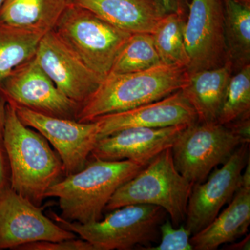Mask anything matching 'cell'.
<instances>
[{"label": "cell", "mask_w": 250, "mask_h": 250, "mask_svg": "<svg viewBox=\"0 0 250 250\" xmlns=\"http://www.w3.org/2000/svg\"><path fill=\"white\" fill-rule=\"evenodd\" d=\"M243 143H248L228 125L197 121L180 133L171 149L177 170L196 184L205 182Z\"/></svg>", "instance_id": "obj_7"}, {"label": "cell", "mask_w": 250, "mask_h": 250, "mask_svg": "<svg viewBox=\"0 0 250 250\" xmlns=\"http://www.w3.org/2000/svg\"><path fill=\"white\" fill-rule=\"evenodd\" d=\"M68 1H69V0H68Z\"/></svg>", "instance_id": "obj_33"}, {"label": "cell", "mask_w": 250, "mask_h": 250, "mask_svg": "<svg viewBox=\"0 0 250 250\" xmlns=\"http://www.w3.org/2000/svg\"><path fill=\"white\" fill-rule=\"evenodd\" d=\"M193 185L177 170L172 149L167 148L118 188L105 209L111 211L131 205L158 206L167 212L172 225L177 228L185 221Z\"/></svg>", "instance_id": "obj_4"}, {"label": "cell", "mask_w": 250, "mask_h": 250, "mask_svg": "<svg viewBox=\"0 0 250 250\" xmlns=\"http://www.w3.org/2000/svg\"><path fill=\"white\" fill-rule=\"evenodd\" d=\"M76 238V234L54 223L39 206L14 191L10 186L0 191V250L38 241Z\"/></svg>", "instance_id": "obj_11"}, {"label": "cell", "mask_w": 250, "mask_h": 250, "mask_svg": "<svg viewBox=\"0 0 250 250\" xmlns=\"http://www.w3.org/2000/svg\"><path fill=\"white\" fill-rule=\"evenodd\" d=\"M166 14H182L184 11V0H158Z\"/></svg>", "instance_id": "obj_27"}, {"label": "cell", "mask_w": 250, "mask_h": 250, "mask_svg": "<svg viewBox=\"0 0 250 250\" xmlns=\"http://www.w3.org/2000/svg\"><path fill=\"white\" fill-rule=\"evenodd\" d=\"M250 235L247 236L243 241L238 243H233L231 246H228V250H250Z\"/></svg>", "instance_id": "obj_30"}, {"label": "cell", "mask_w": 250, "mask_h": 250, "mask_svg": "<svg viewBox=\"0 0 250 250\" xmlns=\"http://www.w3.org/2000/svg\"><path fill=\"white\" fill-rule=\"evenodd\" d=\"M68 4V0H5L0 23L45 34L53 30Z\"/></svg>", "instance_id": "obj_19"}, {"label": "cell", "mask_w": 250, "mask_h": 250, "mask_svg": "<svg viewBox=\"0 0 250 250\" xmlns=\"http://www.w3.org/2000/svg\"><path fill=\"white\" fill-rule=\"evenodd\" d=\"M13 104L23 124L39 131L53 146L62 161L65 176L85 167L99 140L96 122L80 123Z\"/></svg>", "instance_id": "obj_8"}, {"label": "cell", "mask_w": 250, "mask_h": 250, "mask_svg": "<svg viewBox=\"0 0 250 250\" xmlns=\"http://www.w3.org/2000/svg\"><path fill=\"white\" fill-rule=\"evenodd\" d=\"M5 0H0V9H1V6H2V5L4 4Z\"/></svg>", "instance_id": "obj_32"}, {"label": "cell", "mask_w": 250, "mask_h": 250, "mask_svg": "<svg viewBox=\"0 0 250 250\" xmlns=\"http://www.w3.org/2000/svg\"><path fill=\"white\" fill-rule=\"evenodd\" d=\"M99 126V139L132 127L163 128L190 125L197 121L195 109L181 90L172 95L126 111L95 118Z\"/></svg>", "instance_id": "obj_14"}, {"label": "cell", "mask_w": 250, "mask_h": 250, "mask_svg": "<svg viewBox=\"0 0 250 250\" xmlns=\"http://www.w3.org/2000/svg\"><path fill=\"white\" fill-rule=\"evenodd\" d=\"M232 70L228 61L220 67L188 74L180 90L196 112L197 121L218 122Z\"/></svg>", "instance_id": "obj_18"}, {"label": "cell", "mask_w": 250, "mask_h": 250, "mask_svg": "<svg viewBox=\"0 0 250 250\" xmlns=\"http://www.w3.org/2000/svg\"><path fill=\"white\" fill-rule=\"evenodd\" d=\"M188 74L222 66L228 61L220 0H192L184 22Z\"/></svg>", "instance_id": "obj_10"}, {"label": "cell", "mask_w": 250, "mask_h": 250, "mask_svg": "<svg viewBox=\"0 0 250 250\" xmlns=\"http://www.w3.org/2000/svg\"><path fill=\"white\" fill-rule=\"evenodd\" d=\"M249 145L242 144L222 167L211 171L205 182L194 184L184 221L192 236L209 225L241 187L243 171L250 159Z\"/></svg>", "instance_id": "obj_9"}, {"label": "cell", "mask_w": 250, "mask_h": 250, "mask_svg": "<svg viewBox=\"0 0 250 250\" xmlns=\"http://www.w3.org/2000/svg\"><path fill=\"white\" fill-rule=\"evenodd\" d=\"M69 3L131 34H152L166 14L158 0H69Z\"/></svg>", "instance_id": "obj_16"}, {"label": "cell", "mask_w": 250, "mask_h": 250, "mask_svg": "<svg viewBox=\"0 0 250 250\" xmlns=\"http://www.w3.org/2000/svg\"><path fill=\"white\" fill-rule=\"evenodd\" d=\"M223 11L228 61L238 70L250 64V6L225 0Z\"/></svg>", "instance_id": "obj_21"}, {"label": "cell", "mask_w": 250, "mask_h": 250, "mask_svg": "<svg viewBox=\"0 0 250 250\" xmlns=\"http://www.w3.org/2000/svg\"><path fill=\"white\" fill-rule=\"evenodd\" d=\"M34 58L57 88L80 106L103 80L90 70L54 30L47 31L42 36Z\"/></svg>", "instance_id": "obj_13"}, {"label": "cell", "mask_w": 250, "mask_h": 250, "mask_svg": "<svg viewBox=\"0 0 250 250\" xmlns=\"http://www.w3.org/2000/svg\"><path fill=\"white\" fill-rule=\"evenodd\" d=\"M44 34L0 23V88L16 69L34 58Z\"/></svg>", "instance_id": "obj_20"}, {"label": "cell", "mask_w": 250, "mask_h": 250, "mask_svg": "<svg viewBox=\"0 0 250 250\" xmlns=\"http://www.w3.org/2000/svg\"><path fill=\"white\" fill-rule=\"evenodd\" d=\"M250 223V186L241 185L228 207L190 242L193 250H215L246 234Z\"/></svg>", "instance_id": "obj_17"}, {"label": "cell", "mask_w": 250, "mask_h": 250, "mask_svg": "<svg viewBox=\"0 0 250 250\" xmlns=\"http://www.w3.org/2000/svg\"><path fill=\"white\" fill-rule=\"evenodd\" d=\"M250 64H248L231 75L218 122L222 125L230 124L250 117Z\"/></svg>", "instance_id": "obj_24"}, {"label": "cell", "mask_w": 250, "mask_h": 250, "mask_svg": "<svg viewBox=\"0 0 250 250\" xmlns=\"http://www.w3.org/2000/svg\"><path fill=\"white\" fill-rule=\"evenodd\" d=\"M161 63L152 34L135 33L118 54L109 74L142 71Z\"/></svg>", "instance_id": "obj_23"}, {"label": "cell", "mask_w": 250, "mask_h": 250, "mask_svg": "<svg viewBox=\"0 0 250 250\" xmlns=\"http://www.w3.org/2000/svg\"><path fill=\"white\" fill-rule=\"evenodd\" d=\"M188 125L163 128L132 127L98 140L91 155L105 161L132 160L148 164L163 151L173 146Z\"/></svg>", "instance_id": "obj_15"}, {"label": "cell", "mask_w": 250, "mask_h": 250, "mask_svg": "<svg viewBox=\"0 0 250 250\" xmlns=\"http://www.w3.org/2000/svg\"><path fill=\"white\" fill-rule=\"evenodd\" d=\"M53 30L90 70L103 79L109 75L132 34L70 3Z\"/></svg>", "instance_id": "obj_6"}, {"label": "cell", "mask_w": 250, "mask_h": 250, "mask_svg": "<svg viewBox=\"0 0 250 250\" xmlns=\"http://www.w3.org/2000/svg\"><path fill=\"white\" fill-rule=\"evenodd\" d=\"M233 1L245 5V6H250V0H233Z\"/></svg>", "instance_id": "obj_31"}, {"label": "cell", "mask_w": 250, "mask_h": 250, "mask_svg": "<svg viewBox=\"0 0 250 250\" xmlns=\"http://www.w3.org/2000/svg\"><path fill=\"white\" fill-rule=\"evenodd\" d=\"M22 250H95L94 247L83 239L76 238L59 241H38L18 247Z\"/></svg>", "instance_id": "obj_26"}, {"label": "cell", "mask_w": 250, "mask_h": 250, "mask_svg": "<svg viewBox=\"0 0 250 250\" xmlns=\"http://www.w3.org/2000/svg\"><path fill=\"white\" fill-rule=\"evenodd\" d=\"M182 14H166L152 34L161 62L166 65L188 68L189 57L184 41Z\"/></svg>", "instance_id": "obj_22"}, {"label": "cell", "mask_w": 250, "mask_h": 250, "mask_svg": "<svg viewBox=\"0 0 250 250\" xmlns=\"http://www.w3.org/2000/svg\"><path fill=\"white\" fill-rule=\"evenodd\" d=\"M6 100L4 96L0 93V145L3 146V134L5 123V117H6Z\"/></svg>", "instance_id": "obj_29"}, {"label": "cell", "mask_w": 250, "mask_h": 250, "mask_svg": "<svg viewBox=\"0 0 250 250\" xmlns=\"http://www.w3.org/2000/svg\"><path fill=\"white\" fill-rule=\"evenodd\" d=\"M99 221L82 224L68 221L52 213L58 225L88 241L95 250H126L149 247L160 241V225L167 212L158 206L131 205L111 210Z\"/></svg>", "instance_id": "obj_5"}, {"label": "cell", "mask_w": 250, "mask_h": 250, "mask_svg": "<svg viewBox=\"0 0 250 250\" xmlns=\"http://www.w3.org/2000/svg\"><path fill=\"white\" fill-rule=\"evenodd\" d=\"M3 146L11 169L10 187L41 207L46 192L64 173L63 166L47 140L23 124L9 102L6 104Z\"/></svg>", "instance_id": "obj_1"}, {"label": "cell", "mask_w": 250, "mask_h": 250, "mask_svg": "<svg viewBox=\"0 0 250 250\" xmlns=\"http://www.w3.org/2000/svg\"><path fill=\"white\" fill-rule=\"evenodd\" d=\"M4 147L0 145V191L9 186L6 178V168H5V162Z\"/></svg>", "instance_id": "obj_28"}, {"label": "cell", "mask_w": 250, "mask_h": 250, "mask_svg": "<svg viewBox=\"0 0 250 250\" xmlns=\"http://www.w3.org/2000/svg\"><path fill=\"white\" fill-rule=\"evenodd\" d=\"M160 243L156 247L141 248L145 250H193L190 242L192 233L184 224L174 228L170 220H166L160 225Z\"/></svg>", "instance_id": "obj_25"}, {"label": "cell", "mask_w": 250, "mask_h": 250, "mask_svg": "<svg viewBox=\"0 0 250 250\" xmlns=\"http://www.w3.org/2000/svg\"><path fill=\"white\" fill-rule=\"evenodd\" d=\"M147 165L132 160L94 159L82 170L52 185L45 198L59 199L61 217L65 220L82 224L99 221L118 188Z\"/></svg>", "instance_id": "obj_2"}, {"label": "cell", "mask_w": 250, "mask_h": 250, "mask_svg": "<svg viewBox=\"0 0 250 250\" xmlns=\"http://www.w3.org/2000/svg\"><path fill=\"white\" fill-rule=\"evenodd\" d=\"M187 78L186 67L164 63L142 71L109 74L79 108L75 120L88 123L157 101L182 89Z\"/></svg>", "instance_id": "obj_3"}, {"label": "cell", "mask_w": 250, "mask_h": 250, "mask_svg": "<svg viewBox=\"0 0 250 250\" xmlns=\"http://www.w3.org/2000/svg\"><path fill=\"white\" fill-rule=\"evenodd\" d=\"M0 93L6 102L59 118L75 120L80 106L57 88L35 58L16 69Z\"/></svg>", "instance_id": "obj_12"}]
</instances>
